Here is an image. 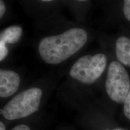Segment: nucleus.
I'll list each match as a JSON object with an SVG mask.
<instances>
[{
    "mask_svg": "<svg viewBox=\"0 0 130 130\" xmlns=\"http://www.w3.org/2000/svg\"><path fill=\"white\" fill-rule=\"evenodd\" d=\"M87 38V32L83 29L71 28L60 35L42 39L39 44V53L47 64H58L81 50Z\"/></svg>",
    "mask_w": 130,
    "mask_h": 130,
    "instance_id": "f257e3e1",
    "label": "nucleus"
},
{
    "mask_svg": "<svg viewBox=\"0 0 130 130\" xmlns=\"http://www.w3.org/2000/svg\"><path fill=\"white\" fill-rule=\"evenodd\" d=\"M42 91L37 87L21 92L12 99L2 110L6 119L15 120L30 116L38 110Z\"/></svg>",
    "mask_w": 130,
    "mask_h": 130,
    "instance_id": "f03ea898",
    "label": "nucleus"
},
{
    "mask_svg": "<svg viewBox=\"0 0 130 130\" xmlns=\"http://www.w3.org/2000/svg\"><path fill=\"white\" fill-rule=\"evenodd\" d=\"M107 63V56L104 54L86 55L79 58L72 65L69 74L71 77L82 83L93 84L101 76Z\"/></svg>",
    "mask_w": 130,
    "mask_h": 130,
    "instance_id": "7ed1b4c3",
    "label": "nucleus"
},
{
    "mask_svg": "<svg viewBox=\"0 0 130 130\" xmlns=\"http://www.w3.org/2000/svg\"><path fill=\"white\" fill-rule=\"evenodd\" d=\"M105 87L111 100L124 103L130 91V79L125 68L119 61H112L109 65Z\"/></svg>",
    "mask_w": 130,
    "mask_h": 130,
    "instance_id": "20e7f679",
    "label": "nucleus"
},
{
    "mask_svg": "<svg viewBox=\"0 0 130 130\" xmlns=\"http://www.w3.org/2000/svg\"><path fill=\"white\" fill-rule=\"evenodd\" d=\"M20 82L19 75L14 71L0 69V97L13 95L18 89Z\"/></svg>",
    "mask_w": 130,
    "mask_h": 130,
    "instance_id": "39448f33",
    "label": "nucleus"
},
{
    "mask_svg": "<svg viewBox=\"0 0 130 130\" xmlns=\"http://www.w3.org/2000/svg\"><path fill=\"white\" fill-rule=\"evenodd\" d=\"M115 53L119 62L130 66V39L126 36L119 37L115 44Z\"/></svg>",
    "mask_w": 130,
    "mask_h": 130,
    "instance_id": "423d86ee",
    "label": "nucleus"
},
{
    "mask_svg": "<svg viewBox=\"0 0 130 130\" xmlns=\"http://www.w3.org/2000/svg\"><path fill=\"white\" fill-rule=\"evenodd\" d=\"M22 35V29L21 26H10L0 33V41L9 44H14L20 40Z\"/></svg>",
    "mask_w": 130,
    "mask_h": 130,
    "instance_id": "0eeeda50",
    "label": "nucleus"
},
{
    "mask_svg": "<svg viewBox=\"0 0 130 130\" xmlns=\"http://www.w3.org/2000/svg\"><path fill=\"white\" fill-rule=\"evenodd\" d=\"M123 105V112L125 116L130 120V91L128 94Z\"/></svg>",
    "mask_w": 130,
    "mask_h": 130,
    "instance_id": "6e6552de",
    "label": "nucleus"
},
{
    "mask_svg": "<svg viewBox=\"0 0 130 130\" xmlns=\"http://www.w3.org/2000/svg\"><path fill=\"white\" fill-rule=\"evenodd\" d=\"M6 44L4 42L0 41V61L3 60L9 53V50Z\"/></svg>",
    "mask_w": 130,
    "mask_h": 130,
    "instance_id": "1a4fd4ad",
    "label": "nucleus"
},
{
    "mask_svg": "<svg viewBox=\"0 0 130 130\" xmlns=\"http://www.w3.org/2000/svg\"><path fill=\"white\" fill-rule=\"evenodd\" d=\"M123 11L126 18L130 21V0H123Z\"/></svg>",
    "mask_w": 130,
    "mask_h": 130,
    "instance_id": "9d476101",
    "label": "nucleus"
},
{
    "mask_svg": "<svg viewBox=\"0 0 130 130\" xmlns=\"http://www.w3.org/2000/svg\"><path fill=\"white\" fill-rule=\"evenodd\" d=\"M6 10L5 3L3 0H0V19L3 17Z\"/></svg>",
    "mask_w": 130,
    "mask_h": 130,
    "instance_id": "9b49d317",
    "label": "nucleus"
},
{
    "mask_svg": "<svg viewBox=\"0 0 130 130\" xmlns=\"http://www.w3.org/2000/svg\"><path fill=\"white\" fill-rule=\"evenodd\" d=\"M12 130H31L28 126L25 125H19L13 128Z\"/></svg>",
    "mask_w": 130,
    "mask_h": 130,
    "instance_id": "f8f14e48",
    "label": "nucleus"
},
{
    "mask_svg": "<svg viewBox=\"0 0 130 130\" xmlns=\"http://www.w3.org/2000/svg\"><path fill=\"white\" fill-rule=\"evenodd\" d=\"M0 130H6V127L4 123L0 122Z\"/></svg>",
    "mask_w": 130,
    "mask_h": 130,
    "instance_id": "ddd939ff",
    "label": "nucleus"
},
{
    "mask_svg": "<svg viewBox=\"0 0 130 130\" xmlns=\"http://www.w3.org/2000/svg\"><path fill=\"white\" fill-rule=\"evenodd\" d=\"M42 1H45V2H50V1H52L53 0H42Z\"/></svg>",
    "mask_w": 130,
    "mask_h": 130,
    "instance_id": "4468645a",
    "label": "nucleus"
},
{
    "mask_svg": "<svg viewBox=\"0 0 130 130\" xmlns=\"http://www.w3.org/2000/svg\"><path fill=\"white\" fill-rule=\"evenodd\" d=\"M77 1H87V0H77Z\"/></svg>",
    "mask_w": 130,
    "mask_h": 130,
    "instance_id": "2eb2a0df",
    "label": "nucleus"
},
{
    "mask_svg": "<svg viewBox=\"0 0 130 130\" xmlns=\"http://www.w3.org/2000/svg\"><path fill=\"white\" fill-rule=\"evenodd\" d=\"M115 130H123V129H116Z\"/></svg>",
    "mask_w": 130,
    "mask_h": 130,
    "instance_id": "dca6fc26",
    "label": "nucleus"
}]
</instances>
